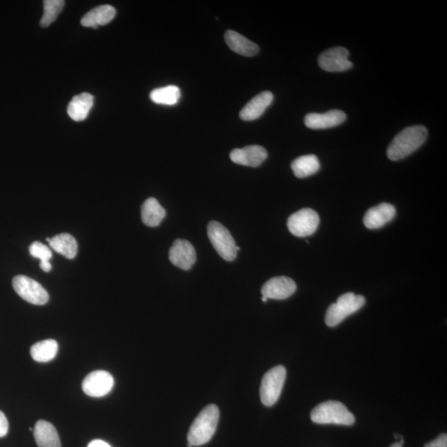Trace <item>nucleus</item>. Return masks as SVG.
I'll list each match as a JSON object with an SVG mask.
<instances>
[{"label": "nucleus", "mask_w": 447, "mask_h": 447, "mask_svg": "<svg viewBox=\"0 0 447 447\" xmlns=\"http://www.w3.org/2000/svg\"><path fill=\"white\" fill-rule=\"evenodd\" d=\"M117 15V10L109 5H101L88 12L82 19V25L86 27H93L97 29L99 26H104L110 23Z\"/></svg>", "instance_id": "18"}, {"label": "nucleus", "mask_w": 447, "mask_h": 447, "mask_svg": "<svg viewBox=\"0 0 447 447\" xmlns=\"http://www.w3.org/2000/svg\"><path fill=\"white\" fill-rule=\"evenodd\" d=\"M114 385V378L109 372L95 370L84 379L82 389L88 396L101 398L111 392Z\"/></svg>", "instance_id": "9"}, {"label": "nucleus", "mask_w": 447, "mask_h": 447, "mask_svg": "<svg viewBox=\"0 0 447 447\" xmlns=\"http://www.w3.org/2000/svg\"><path fill=\"white\" fill-rule=\"evenodd\" d=\"M320 219L313 209L298 210L287 219V228L297 237H306L316 232Z\"/></svg>", "instance_id": "8"}, {"label": "nucleus", "mask_w": 447, "mask_h": 447, "mask_svg": "<svg viewBox=\"0 0 447 447\" xmlns=\"http://www.w3.org/2000/svg\"><path fill=\"white\" fill-rule=\"evenodd\" d=\"M348 57L349 51L345 47H333L319 56L318 64L322 69L329 73H341L353 67Z\"/></svg>", "instance_id": "10"}, {"label": "nucleus", "mask_w": 447, "mask_h": 447, "mask_svg": "<svg viewBox=\"0 0 447 447\" xmlns=\"http://www.w3.org/2000/svg\"><path fill=\"white\" fill-rule=\"evenodd\" d=\"M286 376L287 370L282 365L275 366L265 374L261 386V398L263 405L271 407L276 404L285 385Z\"/></svg>", "instance_id": "6"}, {"label": "nucleus", "mask_w": 447, "mask_h": 447, "mask_svg": "<svg viewBox=\"0 0 447 447\" xmlns=\"http://www.w3.org/2000/svg\"><path fill=\"white\" fill-rule=\"evenodd\" d=\"M34 433L38 447H62L57 429L49 422L40 420L36 423Z\"/></svg>", "instance_id": "19"}, {"label": "nucleus", "mask_w": 447, "mask_h": 447, "mask_svg": "<svg viewBox=\"0 0 447 447\" xmlns=\"http://www.w3.org/2000/svg\"><path fill=\"white\" fill-rule=\"evenodd\" d=\"M428 132L422 125L406 128L398 134L387 149V156L392 161H398L414 153L426 141Z\"/></svg>", "instance_id": "1"}, {"label": "nucleus", "mask_w": 447, "mask_h": 447, "mask_svg": "<svg viewBox=\"0 0 447 447\" xmlns=\"http://www.w3.org/2000/svg\"><path fill=\"white\" fill-rule=\"evenodd\" d=\"M320 167V162L313 154L301 156L291 165L294 175L298 178H305L317 173Z\"/></svg>", "instance_id": "23"}, {"label": "nucleus", "mask_w": 447, "mask_h": 447, "mask_svg": "<svg viewBox=\"0 0 447 447\" xmlns=\"http://www.w3.org/2000/svg\"><path fill=\"white\" fill-rule=\"evenodd\" d=\"M311 419L317 424L351 426L355 422L354 414L338 401L322 402L311 411Z\"/></svg>", "instance_id": "3"}, {"label": "nucleus", "mask_w": 447, "mask_h": 447, "mask_svg": "<svg viewBox=\"0 0 447 447\" xmlns=\"http://www.w3.org/2000/svg\"><path fill=\"white\" fill-rule=\"evenodd\" d=\"M166 217V210L159 204L157 199H147L141 207L142 221L145 226L157 227Z\"/></svg>", "instance_id": "21"}, {"label": "nucleus", "mask_w": 447, "mask_h": 447, "mask_svg": "<svg viewBox=\"0 0 447 447\" xmlns=\"http://www.w3.org/2000/svg\"><path fill=\"white\" fill-rule=\"evenodd\" d=\"M180 97L181 90L176 86L158 88L150 93L151 101L158 105L174 106Z\"/></svg>", "instance_id": "25"}, {"label": "nucleus", "mask_w": 447, "mask_h": 447, "mask_svg": "<svg viewBox=\"0 0 447 447\" xmlns=\"http://www.w3.org/2000/svg\"><path fill=\"white\" fill-rule=\"evenodd\" d=\"M29 253L34 258L40 259V267L44 272H50L51 269L50 259L53 257V253L49 247L41 242L35 241L29 247Z\"/></svg>", "instance_id": "27"}, {"label": "nucleus", "mask_w": 447, "mask_h": 447, "mask_svg": "<svg viewBox=\"0 0 447 447\" xmlns=\"http://www.w3.org/2000/svg\"><path fill=\"white\" fill-rule=\"evenodd\" d=\"M346 119L344 112L333 110L324 114L311 113L306 115L305 125L311 130H326L341 125Z\"/></svg>", "instance_id": "14"}, {"label": "nucleus", "mask_w": 447, "mask_h": 447, "mask_svg": "<svg viewBox=\"0 0 447 447\" xmlns=\"http://www.w3.org/2000/svg\"><path fill=\"white\" fill-rule=\"evenodd\" d=\"M262 301H263V302H266L267 301V298H265V297H263V298H262Z\"/></svg>", "instance_id": "32"}, {"label": "nucleus", "mask_w": 447, "mask_h": 447, "mask_svg": "<svg viewBox=\"0 0 447 447\" xmlns=\"http://www.w3.org/2000/svg\"><path fill=\"white\" fill-rule=\"evenodd\" d=\"M169 259L171 263L182 270H189L197 261V253L189 241L186 239H177L169 250Z\"/></svg>", "instance_id": "11"}, {"label": "nucleus", "mask_w": 447, "mask_h": 447, "mask_svg": "<svg viewBox=\"0 0 447 447\" xmlns=\"http://www.w3.org/2000/svg\"><path fill=\"white\" fill-rule=\"evenodd\" d=\"M13 287L19 296L31 304L44 305L49 300V295L43 286L25 275L14 277Z\"/></svg>", "instance_id": "7"}, {"label": "nucleus", "mask_w": 447, "mask_h": 447, "mask_svg": "<svg viewBox=\"0 0 447 447\" xmlns=\"http://www.w3.org/2000/svg\"><path fill=\"white\" fill-rule=\"evenodd\" d=\"M88 447H111L107 442L102 440H94L89 443Z\"/></svg>", "instance_id": "30"}, {"label": "nucleus", "mask_w": 447, "mask_h": 447, "mask_svg": "<svg viewBox=\"0 0 447 447\" xmlns=\"http://www.w3.org/2000/svg\"><path fill=\"white\" fill-rule=\"evenodd\" d=\"M219 418V410L217 405L210 404L195 418L187 435V440L193 446L206 444L217 431Z\"/></svg>", "instance_id": "2"}, {"label": "nucleus", "mask_w": 447, "mask_h": 447, "mask_svg": "<svg viewBox=\"0 0 447 447\" xmlns=\"http://www.w3.org/2000/svg\"><path fill=\"white\" fill-rule=\"evenodd\" d=\"M210 243L223 259L232 262L237 257V245L230 231L218 221H210L207 226Z\"/></svg>", "instance_id": "5"}, {"label": "nucleus", "mask_w": 447, "mask_h": 447, "mask_svg": "<svg viewBox=\"0 0 447 447\" xmlns=\"http://www.w3.org/2000/svg\"><path fill=\"white\" fill-rule=\"evenodd\" d=\"M9 432V422L5 414L0 411V437H5Z\"/></svg>", "instance_id": "29"}, {"label": "nucleus", "mask_w": 447, "mask_h": 447, "mask_svg": "<svg viewBox=\"0 0 447 447\" xmlns=\"http://www.w3.org/2000/svg\"><path fill=\"white\" fill-rule=\"evenodd\" d=\"M230 157L237 165L257 167L265 161L267 153L265 147L251 145L243 149H234L231 152Z\"/></svg>", "instance_id": "13"}, {"label": "nucleus", "mask_w": 447, "mask_h": 447, "mask_svg": "<svg viewBox=\"0 0 447 447\" xmlns=\"http://www.w3.org/2000/svg\"><path fill=\"white\" fill-rule=\"evenodd\" d=\"M47 241H49L51 248L62 256L69 259H73L77 256L78 245L73 235L60 234L55 235L53 238H47Z\"/></svg>", "instance_id": "22"}, {"label": "nucleus", "mask_w": 447, "mask_h": 447, "mask_svg": "<svg viewBox=\"0 0 447 447\" xmlns=\"http://www.w3.org/2000/svg\"><path fill=\"white\" fill-rule=\"evenodd\" d=\"M58 344L55 340L42 341L31 347L30 354L35 361L47 363L53 361L57 357Z\"/></svg>", "instance_id": "24"}, {"label": "nucleus", "mask_w": 447, "mask_h": 447, "mask_svg": "<svg viewBox=\"0 0 447 447\" xmlns=\"http://www.w3.org/2000/svg\"><path fill=\"white\" fill-rule=\"evenodd\" d=\"M94 105V97L89 93L75 95L67 107V113L73 121L81 122L85 121Z\"/></svg>", "instance_id": "20"}, {"label": "nucleus", "mask_w": 447, "mask_h": 447, "mask_svg": "<svg viewBox=\"0 0 447 447\" xmlns=\"http://www.w3.org/2000/svg\"><path fill=\"white\" fill-rule=\"evenodd\" d=\"M424 447H447V435L442 433L434 441L428 443Z\"/></svg>", "instance_id": "28"}, {"label": "nucleus", "mask_w": 447, "mask_h": 447, "mask_svg": "<svg viewBox=\"0 0 447 447\" xmlns=\"http://www.w3.org/2000/svg\"><path fill=\"white\" fill-rule=\"evenodd\" d=\"M225 40L234 53L243 56V57H254L258 53L259 47L257 44L250 41L237 32L228 30L225 34Z\"/></svg>", "instance_id": "17"}, {"label": "nucleus", "mask_w": 447, "mask_h": 447, "mask_svg": "<svg viewBox=\"0 0 447 447\" xmlns=\"http://www.w3.org/2000/svg\"><path fill=\"white\" fill-rule=\"evenodd\" d=\"M64 5H65V1H62V0H45L43 2L44 14L41 21H40V25L42 27L50 26L61 14Z\"/></svg>", "instance_id": "26"}, {"label": "nucleus", "mask_w": 447, "mask_h": 447, "mask_svg": "<svg viewBox=\"0 0 447 447\" xmlns=\"http://www.w3.org/2000/svg\"><path fill=\"white\" fill-rule=\"evenodd\" d=\"M297 290L296 282L285 276L269 279L263 285L261 293L267 299L283 300L292 296Z\"/></svg>", "instance_id": "12"}, {"label": "nucleus", "mask_w": 447, "mask_h": 447, "mask_svg": "<svg viewBox=\"0 0 447 447\" xmlns=\"http://www.w3.org/2000/svg\"><path fill=\"white\" fill-rule=\"evenodd\" d=\"M274 101V95L270 91H263L254 97L247 105L243 108L239 113V117L243 121H253L258 119L265 113L267 108Z\"/></svg>", "instance_id": "16"}, {"label": "nucleus", "mask_w": 447, "mask_h": 447, "mask_svg": "<svg viewBox=\"0 0 447 447\" xmlns=\"http://www.w3.org/2000/svg\"><path fill=\"white\" fill-rule=\"evenodd\" d=\"M365 304V298L361 295L347 293L338 298L326 311L325 322L330 327L337 326L346 317L357 313Z\"/></svg>", "instance_id": "4"}, {"label": "nucleus", "mask_w": 447, "mask_h": 447, "mask_svg": "<svg viewBox=\"0 0 447 447\" xmlns=\"http://www.w3.org/2000/svg\"><path fill=\"white\" fill-rule=\"evenodd\" d=\"M395 215H396V210L393 205L389 203H381L367 211L364 217V224L368 229H379L392 221Z\"/></svg>", "instance_id": "15"}, {"label": "nucleus", "mask_w": 447, "mask_h": 447, "mask_svg": "<svg viewBox=\"0 0 447 447\" xmlns=\"http://www.w3.org/2000/svg\"><path fill=\"white\" fill-rule=\"evenodd\" d=\"M390 447H402V446L400 444H399V443L397 442V443H394V444H393Z\"/></svg>", "instance_id": "31"}]
</instances>
